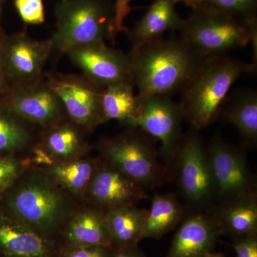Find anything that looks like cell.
Wrapping results in <instances>:
<instances>
[{
  "label": "cell",
  "mask_w": 257,
  "mask_h": 257,
  "mask_svg": "<svg viewBox=\"0 0 257 257\" xmlns=\"http://www.w3.org/2000/svg\"><path fill=\"white\" fill-rule=\"evenodd\" d=\"M128 57L131 82L143 101L181 92L204 60L175 33L131 50Z\"/></svg>",
  "instance_id": "cell-1"
},
{
  "label": "cell",
  "mask_w": 257,
  "mask_h": 257,
  "mask_svg": "<svg viewBox=\"0 0 257 257\" xmlns=\"http://www.w3.org/2000/svg\"><path fill=\"white\" fill-rule=\"evenodd\" d=\"M255 69L227 54L204 58L181 91L179 104L184 120L197 131L207 127L219 114L233 84Z\"/></svg>",
  "instance_id": "cell-2"
},
{
  "label": "cell",
  "mask_w": 257,
  "mask_h": 257,
  "mask_svg": "<svg viewBox=\"0 0 257 257\" xmlns=\"http://www.w3.org/2000/svg\"><path fill=\"white\" fill-rule=\"evenodd\" d=\"M177 32L203 59L226 55L251 44L256 63L257 21L247 23L202 5L182 20Z\"/></svg>",
  "instance_id": "cell-3"
},
{
  "label": "cell",
  "mask_w": 257,
  "mask_h": 257,
  "mask_svg": "<svg viewBox=\"0 0 257 257\" xmlns=\"http://www.w3.org/2000/svg\"><path fill=\"white\" fill-rule=\"evenodd\" d=\"M8 206L15 219L56 241L69 209L67 198L53 178L39 172L22 181L8 198Z\"/></svg>",
  "instance_id": "cell-4"
},
{
  "label": "cell",
  "mask_w": 257,
  "mask_h": 257,
  "mask_svg": "<svg viewBox=\"0 0 257 257\" xmlns=\"http://www.w3.org/2000/svg\"><path fill=\"white\" fill-rule=\"evenodd\" d=\"M55 14L57 30L50 40L60 53L115 38L111 0H60Z\"/></svg>",
  "instance_id": "cell-5"
},
{
  "label": "cell",
  "mask_w": 257,
  "mask_h": 257,
  "mask_svg": "<svg viewBox=\"0 0 257 257\" xmlns=\"http://www.w3.org/2000/svg\"><path fill=\"white\" fill-rule=\"evenodd\" d=\"M106 138L98 150L104 160L141 186L145 190L158 188L169 180L170 172L160 163L153 144L140 132Z\"/></svg>",
  "instance_id": "cell-6"
},
{
  "label": "cell",
  "mask_w": 257,
  "mask_h": 257,
  "mask_svg": "<svg viewBox=\"0 0 257 257\" xmlns=\"http://www.w3.org/2000/svg\"><path fill=\"white\" fill-rule=\"evenodd\" d=\"M198 132L182 138L173 167L184 199L193 207L204 208L216 198V188L207 147Z\"/></svg>",
  "instance_id": "cell-7"
},
{
  "label": "cell",
  "mask_w": 257,
  "mask_h": 257,
  "mask_svg": "<svg viewBox=\"0 0 257 257\" xmlns=\"http://www.w3.org/2000/svg\"><path fill=\"white\" fill-rule=\"evenodd\" d=\"M184 120L179 102L172 96H156L143 101L141 114L126 125L130 128H139L157 139L161 144V155L167 170L175 164L182 142V124Z\"/></svg>",
  "instance_id": "cell-8"
},
{
  "label": "cell",
  "mask_w": 257,
  "mask_h": 257,
  "mask_svg": "<svg viewBox=\"0 0 257 257\" xmlns=\"http://www.w3.org/2000/svg\"><path fill=\"white\" fill-rule=\"evenodd\" d=\"M206 147L216 198L221 202L256 192V179L242 149L226 143L220 137L213 138Z\"/></svg>",
  "instance_id": "cell-9"
},
{
  "label": "cell",
  "mask_w": 257,
  "mask_h": 257,
  "mask_svg": "<svg viewBox=\"0 0 257 257\" xmlns=\"http://www.w3.org/2000/svg\"><path fill=\"white\" fill-rule=\"evenodd\" d=\"M4 104L24 121L50 128L60 122L63 105L47 83L15 84L5 91Z\"/></svg>",
  "instance_id": "cell-10"
},
{
  "label": "cell",
  "mask_w": 257,
  "mask_h": 257,
  "mask_svg": "<svg viewBox=\"0 0 257 257\" xmlns=\"http://www.w3.org/2000/svg\"><path fill=\"white\" fill-rule=\"evenodd\" d=\"M75 124L93 128L101 124V95L104 88L90 79L73 76L51 77L47 81Z\"/></svg>",
  "instance_id": "cell-11"
},
{
  "label": "cell",
  "mask_w": 257,
  "mask_h": 257,
  "mask_svg": "<svg viewBox=\"0 0 257 257\" xmlns=\"http://www.w3.org/2000/svg\"><path fill=\"white\" fill-rule=\"evenodd\" d=\"M50 40L38 41L25 32L5 37L3 44V69L7 80L25 84L40 80L51 52Z\"/></svg>",
  "instance_id": "cell-12"
},
{
  "label": "cell",
  "mask_w": 257,
  "mask_h": 257,
  "mask_svg": "<svg viewBox=\"0 0 257 257\" xmlns=\"http://www.w3.org/2000/svg\"><path fill=\"white\" fill-rule=\"evenodd\" d=\"M67 55L86 77L101 87L132 84L128 55L107 46L105 42L77 47Z\"/></svg>",
  "instance_id": "cell-13"
},
{
  "label": "cell",
  "mask_w": 257,
  "mask_h": 257,
  "mask_svg": "<svg viewBox=\"0 0 257 257\" xmlns=\"http://www.w3.org/2000/svg\"><path fill=\"white\" fill-rule=\"evenodd\" d=\"M88 192L104 210L150 199L141 186L106 162L96 167Z\"/></svg>",
  "instance_id": "cell-14"
},
{
  "label": "cell",
  "mask_w": 257,
  "mask_h": 257,
  "mask_svg": "<svg viewBox=\"0 0 257 257\" xmlns=\"http://www.w3.org/2000/svg\"><path fill=\"white\" fill-rule=\"evenodd\" d=\"M222 234L214 213L189 216L176 232L167 257H202L213 251Z\"/></svg>",
  "instance_id": "cell-15"
},
{
  "label": "cell",
  "mask_w": 257,
  "mask_h": 257,
  "mask_svg": "<svg viewBox=\"0 0 257 257\" xmlns=\"http://www.w3.org/2000/svg\"><path fill=\"white\" fill-rule=\"evenodd\" d=\"M60 246L15 219L0 216V257H58Z\"/></svg>",
  "instance_id": "cell-16"
},
{
  "label": "cell",
  "mask_w": 257,
  "mask_h": 257,
  "mask_svg": "<svg viewBox=\"0 0 257 257\" xmlns=\"http://www.w3.org/2000/svg\"><path fill=\"white\" fill-rule=\"evenodd\" d=\"M60 236V246H110L106 210L97 207L84 209L67 221Z\"/></svg>",
  "instance_id": "cell-17"
},
{
  "label": "cell",
  "mask_w": 257,
  "mask_h": 257,
  "mask_svg": "<svg viewBox=\"0 0 257 257\" xmlns=\"http://www.w3.org/2000/svg\"><path fill=\"white\" fill-rule=\"evenodd\" d=\"M175 0H155L143 18L130 33L132 50L164 37L167 32L176 33L182 23L176 10Z\"/></svg>",
  "instance_id": "cell-18"
},
{
  "label": "cell",
  "mask_w": 257,
  "mask_h": 257,
  "mask_svg": "<svg viewBox=\"0 0 257 257\" xmlns=\"http://www.w3.org/2000/svg\"><path fill=\"white\" fill-rule=\"evenodd\" d=\"M214 214L223 234L233 241L257 234L256 192L221 202Z\"/></svg>",
  "instance_id": "cell-19"
},
{
  "label": "cell",
  "mask_w": 257,
  "mask_h": 257,
  "mask_svg": "<svg viewBox=\"0 0 257 257\" xmlns=\"http://www.w3.org/2000/svg\"><path fill=\"white\" fill-rule=\"evenodd\" d=\"M148 210L126 204L106 210L111 246L116 251L138 246L143 240Z\"/></svg>",
  "instance_id": "cell-20"
},
{
  "label": "cell",
  "mask_w": 257,
  "mask_h": 257,
  "mask_svg": "<svg viewBox=\"0 0 257 257\" xmlns=\"http://www.w3.org/2000/svg\"><path fill=\"white\" fill-rule=\"evenodd\" d=\"M101 124L118 120L124 126L141 114L143 101L131 83H121L104 88L101 95Z\"/></svg>",
  "instance_id": "cell-21"
},
{
  "label": "cell",
  "mask_w": 257,
  "mask_h": 257,
  "mask_svg": "<svg viewBox=\"0 0 257 257\" xmlns=\"http://www.w3.org/2000/svg\"><path fill=\"white\" fill-rule=\"evenodd\" d=\"M184 216V207L175 193L155 194L147 213L143 240L160 239L175 229Z\"/></svg>",
  "instance_id": "cell-22"
},
{
  "label": "cell",
  "mask_w": 257,
  "mask_h": 257,
  "mask_svg": "<svg viewBox=\"0 0 257 257\" xmlns=\"http://www.w3.org/2000/svg\"><path fill=\"white\" fill-rule=\"evenodd\" d=\"M226 122L239 132L243 143L254 146L257 143V92L254 89L239 91L232 96L224 109Z\"/></svg>",
  "instance_id": "cell-23"
},
{
  "label": "cell",
  "mask_w": 257,
  "mask_h": 257,
  "mask_svg": "<svg viewBox=\"0 0 257 257\" xmlns=\"http://www.w3.org/2000/svg\"><path fill=\"white\" fill-rule=\"evenodd\" d=\"M59 123L50 128L45 139V147L51 156L69 160L84 153L88 145L78 128L67 123Z\"/></svg>",
  "instance_id": "cell-24"
},
{
  "label": "cell",
  "mask_w": 257,
  "mask_h": 257,
  "mask_svg": "<svg viewBox=\"0 0 257 257\" xmlns=\"http://www.w3.org/2000/svg\"><path fill=\"white\" fill-rule=\"evenodd\" d=\"M97 165L89 160L61 162L52 166L50 175L57 183L74 194H84L89 189Z\"/></svg>",
  "instance_id": "cell-25"
},
{
  "label": "cell",
  "mask_w": 257,
  "mask_h": 257,
  "mask_svg": "<svg viewBox=\"0 0 257 257\" xmlns=\"http://www.w3.org/2000/svg\"><path fill=\"white\" fill-rule=\"evenodd\" d=\"M31 139L25 121L4 104L0 106V152L22 150L28 146Z\"/></svg>",
  "instance_id": "cell-26"
},
{
  "label": "cell",
  "mask_w": 257,
  "mask_h": 257,
  "mask_svg": "<svg viewBox=\"0 0 257 257\" xmlns=\"http://www.w3.org/2000/svg\"><path fill=\"white\" fill-rule=\"evenodd\" d=\"M203 5L247 23L257 21V0H203Z\"/></svg>",
  "instance_id": "cell-27"
},
{
  "label": "cell",
  "mask_w": 257,
  "mask_h": 257,
  "mask_svg": "<svg viewBox=\"0 0 257 257\" xmlns=\"http://www.w3.org/2000/svg\"><path fill=\"white\" fill-rule=\"evenodd\" d=\"M14 5L24 23L33 25L45 23V8L42 0H15Z\"/></svg>",
  "instance_id": "cell-28"
},
{
  "label": "cell",
  "mask_w": 257,
  "mask_h": 257,
  "mask_svg": "<svg viewBox=\"0 0 257 257\" xmlns=\"http://www.w3.org/2000/svg\"><path fill=\"white\" fill-rule=\"evenodd\" d=\"M21 172L22 166L16 158L0 155V195L16 183Z\"/></svg>",
  "instance_id": "cell-29"
},
{
  "label": "cell",
  "mask_w": 257,
  "mask_h": 257,
  "mask_svg": "<svg viewBox=\"0 0 257 257\" xmlns=\"http://www.w3.org/2000/svg\"><path fill=\"white\" fill-rule=\"evenodd\" d=\"M110 246H60L58 257H114Z\"/></svg>",
  "instance_id": "cell-30"
},
{
  "label": "cell",
  "mask_w": 257,
  "mask_h": 257,
  "mask_svg": "<svg viewBox=\"0 0 257 257\" xmlns=\"http://www.w3.org/2000/svg\"><path fill=\"white\" fill-rule=\"evenodd\" d=\"M132 0H115L114 3V21H113V30L114 37L120 32L127 31L124 22L133 9L130 5Z\"/></svg>",
  "instance_id": "cell-31"
},
{
  "label": "cell",
  "mask_w": 257,
  "mask_h": 257,
  "mask_svg": "<svg viewBox=\"0 0 257 257\" xmlns=\"http://www.w3.org/2000/svg\"><path fill=\"white\" fill-rule=\"evenodd\" d=\"M231 246L236 257H257V234L234 241Z\"/></svg>",
  "instance_id": "cell-32"
},
{
  "label": "cell",
  "mask_w": 257,
  "mask_h": 257,
  "mask_svg": "<svg viewBox=\"0 0 257 257\" xmlns=\"http://www.w3.org/2000/svg\"><path fill=\"white\" fill-rule=\"evenodd\" d=\"M5 37L0 31V94H3L9 87L8 86V80L3 69V51Z\"/></svg>",
  "instance_id": "cell-33"
},
{
  "label": "cell",
  "mask_w": 257,
  "mask_h": 257,
  "mask_svg": "<svg viewBox=\"0 0 257 257\" xmlns=\"http://www.w3.org/2000/svg\"><path fill=\"white\" fill-rule=\"evenodd\" d=\"M114 257H147L139 246H132L116 251Z\"/></svg>",
  "instance_id": "cell-34"
},
{
  "label": "cell",
  "mask_w": 257,
  "mask_h": 257,
  "mask_svg": "<svg viewBox=\"0 0 257 257\" xmlns=\"http://www.w3.org/2000/svg\"><path fill=\"white\" fill-rule=\"evenodd\" d=\"M176 3H183L192 10L197 9L203 5V0H175Z\"/></svg>",
  "instance_id": "cell-35"
},
{
  "label": "cell",
  "mask_w": 257,
  "mask_h": 257,
  "mask_svg": "<svg viewBox=\"0 0 257 257\" xmlns=\"http://www.w3.org/2000/svg\"><path fill=\"white\" fill-rule=\"evenodd\" d=\"M202 257H226L221 252H214V251H211V252L207 253Z\"/></svg>",
  "instance_id": "cell-36"
},
{
  "label": "cell",
  "mask_w": 257,
  "mask_h": 257,
  "mask_svg": "<svg viewBox=\"0 0 257 257\" xmlns=\"http://www.w3.org/2000/svg\"><path fill=\"white\" fill-rule=\"evenodd\" d=\"M2 2H3V0H0V13H1L2 10Z\"/></svg>",
  "instance_id": "cell-37"
}]
</instances>
